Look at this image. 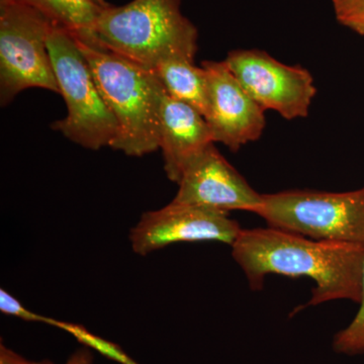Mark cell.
Returning <instances> with one entry per match:
<instances>
[{"label":"cell","instance_id":"3","mask_svg":"<svg viewBox=\"0 0 364 364\" xmlns=\"http://www.w3.org/2000/svg\"><path fill=\"white\" fill-rule=\"evenodd\" d=\"M181 4V0H133L109 6L98 16L90 39L81 41L151 70L164 60H193L198 33L182 14Z\"/></svg>","mask_w":364,"mask_h":364},{"label":"cell","instance_id":"22","mask_svg":"<svg viewBox=\"0 0 364 364\" xmlns=\"http://www.w3.org/2000/svg\"><path fill=\"white\" fill-rule=\"evenodd\" d=\"M9 2H11V0H0V6H4V4H9Z\"/></svg>","mask_w":364,"mask_h":364},{"label":"cell","instance_id":"10","mask_svg":"<svg viewBox=\"0 0 364 364\" xmlns=\"http://www.w3.org/2000/svg\"><path fill=\"white\" fill-rule=\"evenodd\" d=\"M173 200L229 214L231 210L254 213L262 195L223 156L215 143L193 160L178 182Z\"/></svg>","mask_w":364,"mask_h":364},{"label":"cell","instance_id":"4","mask_svg":"<svg viewBox=\"0 0 364 364\" xmlns=\"http://www.w3.org/2000/svg\"><path fill=\"white\" fill-rule=\"evenodd\" d=\"M48 50L67 107L66 117L55 122L53 130L87 149L111 147L117 136V122L100 95L75 36L53 26Z\"/></svg>","mask_w":364,"mask_h":364},{"label":"cell","instance_id":"12","mask_svg":"<svg viewBox=\"0 0 364 364\" xmlns=\"http://www.w3.org/2000/svg\"><path fill=\"white\" fill-rule=\"evenodd\" d=\"M153 71L170 97L207 116L210 91L208 74L203 66H196L193 60L171 58L158 64Z\"/></svg>","mask_w":364,"mask_h":364},{"label":"cell","instance_id":"20","mask_svg":"<svg viewBox=\"0 0 364 364\" xmlns=\"http://www.w3.org/2000/svg\"><path fill=\"white\" fill-rule=\"evenodd\" d=\"M348 28L354 31V32L359 33V35L364 36V20L352 23Z\"/></svg>","mask_w":364,"mask_h":364},{"label":"cell","instance_id":"13","mask_svg":"<svg viewBox=\"0 0 364 364\" xmlns=\"http://www.w3.org/2000/svg\"><path fill=\"white\" fill-rule=\"evenodd\" d=\"M33 7L81 40H90L93 26L105 9L91 0H11Z\"/></svg>","mask_w":364,"mask_h":364},{"label":"cell","instance_id":"14","mask_svg":"<svg viewBox=\"0 0 364 364\" xmlns=\"http://www.w3.org/2000/svg\"><path fill=\"white\" fill-rule=\"evenodd\" d=\"M48 324L65 330V331L73 335L76 339H78L81 343L86 345V346L92 347L95 350L105 354L109 358L114 359V360L119 361V363L123 364H136L135 361L128 358L116 345L91 334L82 326L61 322V321L54 320V318H49V320H48Z\"/></svg>","mask_w":364,"mask_h":364},{"label":"cell","instance_id":"15","mask_svg":"<svg viewBox=\"0 0 364 364\" xmlns=\"http://www.w3.org/2000/svg\"><path fill=\"white\" fill-rule=\"evenodd\" d=\"M360 308L348 327L337 333L334 338L335 351L339 353L364 354V265L363 273V299Z\"/></svg>","mask_w":364,"mask_h":364},{"label":"cell","instance_id":"16","mask_svg":"<svg viewBox=\"0 0 364 364\" xmlns=\"http://www.w3.org/2000/svg\"><path fill=\"white\" fill-rule=\"evenodd\" d=\"M0 311L4 315L13 316L30 322L46 323L48 318L28 310L16 296L7 293V291L4 289H0Z\"/></svg>","mask_w":364,"mask_h":364},{"label":"cell","instance_id":"18","mask_svg":"<svg viewBox=\"0 0 364 364\" xmlns=\"http://www.w3.org/2000/svg\"><path fill=\"white\" fill-rule=\"evenodd\" d=\"M0 364H46V360L42 363H33L1 344L0 345Z\"/></svg>","mask_w":364,"mask_h":364},{"label":"cell","instance_id":"17","mask_svg":"<svg viewBox=\"0 0 364 364\" xmlns=\"http://www.w3.org/2000/svg\"><path fill=\"white\" fill-rule=\"evenodd\" d=\"M335 16L347 26L364 20V0H332Z\"/></svg>","mask_w":364,"mask_h":364},{"label":"cell","instance_id":"11","mask_svg":"<svg viewBox=\"0 0 364 364\" xmlns=\"http://www.w3.org/2000/svg\"><path fill=\"white\" fill-rule=\"evenodd\" d=\"M159 139L165 173L176 183L189 163L215 143L205 117L167 93L160 111Z\"/></svg>","mask_w":364,"mask_h":364},{"label":"cell","instance_id":"5","mask_svg":"<svg viewBox=\"0 0 364 364\" xmlns=\"http://www.w3.org/2000/svg\"><path fill=\"white\" fill-rule=\"evenodd\" d=\"M268 227L318 241L364 246V186L344 193L291 189L262 195Z\"/></svg>","mask_w":364,"mask_h":364},{"label":"cell","instance_id":"9","mask_svg":"<svg viewBox=\"0 0 364 364\" xmlns=\"http://www.w3.org/2000/svg\"><path fill=\"white\" fill-rule=\"evenodd\" d=\"M210 102L205 119L215 143L233 152L255 142L265 129V111L244 90L226 62L203 61Z\"/></svg>","mask_w":364,"mask_h":364},{"label":"cell","instance_id":"6","mask_svg":"<svg viewBox=\"0 0 364 364\" xmlns=\"http://www.w3.org/2000/svg\"><path fill=\"white\" fill-rule=\"evenodd\" d=\"M52 21L33 7L0 6V104L6 107L28 88L60 93L48 50Z\"/></svg>","mask_w":364,"mask_h":364},{"label":"cell","instance_id":"19","mask_svg":"<svg viewBox=\"0 0 364 364\" xmlns=\"http://www.w3.org/2000/svg\"><path fill=\"white\" fill-rule=\"evenodd\" d=\"M92 355L87 348H82L72 354L65 364H92ZM46 364H54L46 360Z\"/></svg>","mask_w":364,"mask_h":364},{"label":"cell","instance_id":"21","mask_svg":"<svg viewBox=\"0 0 364 364\" xmlns=\"http://www.w3.org/2000/svg\"><path fill=\"white\" fill-rule=\"evenodd\" d=\"M91 1L97 4V6L102 7V9H107V7L111 6V4H107L105 0H91Z\"/></svg>","mask_w":364,"mask_h":364},{"label":"cell","instance_id":"2","mask_svg":"<svg viewBox=\"0 0 364 364\" xmlns=\"http://www.w3.org/2000/svg\"><path fill=\"white\" fill-rule=\"evenodd\" d=\"M76 40L117 122L112 149L134 157L159 149L160 111L166 91L155 72L100 46Z\"/></svg>","mask_w":364,"mask_h":364},{"label":"cell","instance_id":"7","mask_svg":"<svg viewBox=\"0 0 364 364\" xmlns=\"http://www.w3.org/2000/svg\"><path fill=\"white\" fill-rule=\"evenodd\" d=\"M225 62L264 111L272 109L287 121L308 116L317 87L306 69L287 65L256 49L234 50Z\"/></svg>","mask_w":364,"mask_h":364},{"label":"cell","instance_id":"1","mask_svg":"<svg viewBox=\"0 0 364 364\" xmlns=\"http://www.w3.org/2000/svg\"><path fill=\"white\" fill-rule=\"evenodd\" d=\"M231 246L254 291L263 289L267 275L280 274L315 282L305 308L336 299L360 304L363 299L364 246L314 240L272 227L242 229Z\"/></svg>","mask_w":364,"mask_h":364},{"label":"cell","instance_id":"8","mask_svg":"<svg viewBox=\"0 0 364 364\" xmlns=\"http://www.w3.org/2000/svg\"><path fill=\"white\" fill-rule=\"evenodd\" d=\"M242 228L226 213L172 200L145 213L132 229L134 252L145 256L176 243L217 241L232 245Z\"/></svg>","mask_w":364,"mask_h":364}]
</instances>
